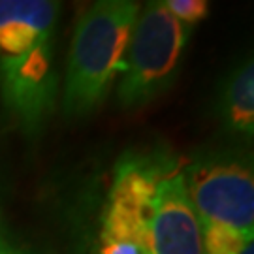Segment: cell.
Here are the masks:
<instances>
[{
	"label": "cell",
	"mask_w": 254,
	"mask_h": 254,
	"mask_svg": "<svg viewBox=\"0 0 254 254\" xmlns=\"http://www.w3.org/2000/svg\"><path fill=\"white\" fill-rule=\"evenodd\" d=\"M139 9L134 0H98L77 19L63 89L66 117H87L108 98L123 68Z\"/></svg>",
	"instance_id": "6da1fadb"
},
{
	"label": "cell",
	"mask_w": 254,
	"mask_h": 254,
	"mask_svg": "<svg viewBox=\"0 0 254 254\" xmlns=\"http://www.w3.org/2000/svg\"><path fill=\"white\" fill-rule=\"evenodd\" d=\"M189 42V28L162 2H147L139 9L121 68L117 100L132 109L154 100L172 85Z\"/></svg>",
	"instance_id": "7a4b0ae2"
},
{
	"label": "cell",
	"mask_w": 254,
	"mask_h": 254,
	"mask_svg": "<svg viewBox=\"0 0 254 254\" xmlns=\"http://www.w3.org/2000/svg\"><path fill=\"white\" fill-rule=\"evenodd\" d=\"M183 179L201 222L226 224L253 236L254 175L251 160L234 153L201 154L183 170Z\"/></svg>",
	"instance_id": "3957f363"
},
{
	"label": "cell",
	"mask_w": 254,
	"mask_h": 254,
	"mask_svg": "<svg viewBox=\"0 0 254 254\" xmlns=\"http://www.w3.org/2000/svg\"><path fill=\"white\" fill-rule=\"evenodd\" d=\"M170 158L127 156L117 164L102 215L98 243H132L149 249V226L158 183L175 168Z\"/></svg>",
	"instance_id": "277c9868"
},
{
	"label": "cell",
	"mask_w": 254,
	"mask_h": 254,
	"mask_svg": "<svg viewBox=\"0 0 254 254\" xmlns=\"http://www.w3.org/2000/svg\"><path fill=\"white\" fill-rule=\"evenodd\" d=\"M0 96L23 132L34 136L46 125L59 98L51 42L19 57H0Z\"/></svg>",
	"instance_id": "5b68a950"
},
{
	"label": "cell",
	"mask_w": 254,
	"mask_h": 254,
	"mask_svg": "<svg viewBox=\"0 0 254 254\" xmlns=\"http://www.w3.org/2000/svg\"><path fill=\"white\" fill-rule=\"evenodd\" d=\"M151 254H203L201 220L187 194L179 166L158 183L149 226Z\"/></svg>",
	"instance_id": "8992f818"
},
{
	"label": "cell",
	"mask_w": 254,
	"mask_h": 254,
	"mask_svg": "<svg viewBox=\"0 0 254 254\" xmlns=\"http://www.w3.org/2000/svg\"><path fill=\"white\" fill-rule=\"evenodd\" d=\"M57 19V2L0 0V57H19L51 42Z\"/></svg>",
	"instance_id": "52a82bcc"
},
{
	"label": "cell",
	"mask_w": 254,
	"mask_h": 254,
	"mask_svg": "<svg viewBox=\"0 0 254 254\" xmlns=\"http://www.w3.org/2000/svg\"><path fill=\"white\" fill-rule=\"evenodd\" d=\"M220 119L224 128L234 136L253 137L254 132V68L249 57L234 68L222 85Z\"/></svg>",
	"instance_id": "ba28073f"
},
{
	"label": "cell",
	"mask_w": 254,
	"mask_h": 254,
	"mask_svg": "<svg viewBox=\"0 0 254 254\" xmlns=\"http://www.w3.org/2000/svg\"><path fill=\"white\" fill-rule=\"evenodd\" d=\"M251 245L253 236H247L236 228L218 222H201L203 254H243Z\"/></svg>",
	"instance_id": "9c48e42d"
},
{
	"label": "cell",
	"mask_w": 254,
	"mask_h": 254,
	"mask_svg": "<svg viewBox=\"0 0 254 254\" xmlns=\"http://www.w3.org/2000/svg\"><path fill=\"white\" fill-rule=\"evenodd\" d=\"M164 8L172 13L173 17L185 27L189 25H198L201 21H205L209 15L211 4L207 0H164Z\"/></svg>",
	"instance_id": "30bf717a"
},
{
	"label": "cell",
	"mask_w": 254,
	"mask_h": 254,
	"mask_svg": "<svg viewBox=\"0 0 254 254\" xmlns=\"http://www.w3.org/2000/svg\"><path fill=\"white\" fill-rule=\"evenodd\" d=\"M0 254H25V253H21L19 249H15L6 237L0 234Z\"/></svg>",
	"instance_id": "8fae6325"
},
{
	"label": "cell",
	"mask_w": 254,
	"mask_h": 254,
	"mask_svg": "<svg viewBox=\"0 0 254 254\" xmlns=\"http://www.w3.org/2000/svg\"><path fill=\"white\" fill-rule=\"evenodd\" d=\"M243 254H254V251H253V245H251V247H247V249H245V253H243Z\"/></svg>",
	"instance_id": "7c38bea8"
}]
</instances>
